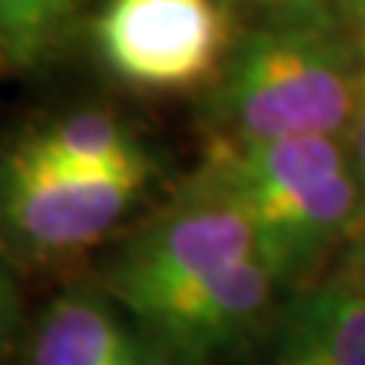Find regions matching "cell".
Segmentation results:
<instances>
[{"label": "cell", "instance_id": "obj_9", "mask_svg": "<svg viewBox=\"0 0 365 365\" xmlns=\"http://www.w3.org/2000/svg\"><path fill=\"white\" fill-rule=\"evenodd\" d=\"M86 0H0V49L16 64L40 61Z\"/></svg>", "mask_w": 365, "mask_h": 365}, {"label": "cell", "instance_id": "obj_10", "mask_svg": "<svg viewBox=\"0 0 365 365\" xmlns=\"http://www.w3.org/2000/svg\"><path fill=\"white\" fill-rule=\"evenodd\" d=\"M335 13L365 64V0H335Z\"/></svg>", "mask_w": 365, "mask_h": 365}, {"label": "cell", "instance_id": "obj_5", "mask_svg": "<svg viewBox=\"0 0 365 365\" xmlns=\"http://www.w3.org/2000/svg\"><path fill=\"white\" fill-rule=\"evenodd\" d=\"M280 274L259 253L158 302L131 326L155 365H210L268 323Z\"/></svg>", "mask_w": 365, "mask_h": 365}, {"label": "cell", "instance_id": "obj_6", "mask_svg": "<svg viewBox=\"0 0 365 365\" xmlns=\"http://www.w3.org/2000/svg\"><path fill=\"white\" fill-rule=\"evenodd\" d=\"M265 365H365V289L350 277L280 307Z\"/></svg>", "mask_w": 365, "mask_h": 365}, {"label": "cell", "instance_id": "obj_14", "mask_svg": "<svg viewBox=\"0 0 365 365\" xmlns=\"http://www.w3.org/2000/svg\"><path fill=\"white\" fill-rule=\"evenodd\" d=\"M250 4H256L262 6L268 13V9H283V6H307V4H332L335 6V0H250Z\"/></svg>", "mask_w": 365, "mask_h": 365}, {"label": "cell", "instance_id": "obj_2", "mask_svg": "<svg viewBox=\"0 0 365 365\" xmlns=\"http://www.w3.org/2000/svg\"><path fill=\"white\" fill-rule=\"evenodd\" d=\"M250 253L256 241L247 216L220 192L189 186L177 207L131 237L113 262L107 287L134 319Z\"/></svg>", "mask_w": 365, "mask_h": 365}, {"label": "cell", "instance_id": "obj_8", "mask_svg": "<svg viewBox=\"0 0 365 365\" xmlns=\"http://www.w3.org/2000/svg\"><path fill=\"white\" fill-rule=\"evenodd\" d=\"M21 150L73 170H146V155L131 131L110 113H71L31 134Z\"/></svg>", "mask_w": 365, "mask_h": 365}, {"label": "cell", "instance_id": "obj_11", "mask_svg": "<svg viewBox=\"0 0 365 365\" xmlns=\"http://www.w3.org/2000/svg\"><path fill=\"white\" fill-rule=\"evenodd\" d=\"M350 155H353V168H356L359 192H362V210H359V222H356V232H359V228L365 225V98H362L359 113H356L353 128H350Z\"/></svg>", "mask_w": 365, "mask_h": 365}, {"label": "cell", "instance_id": "obj_7", "mask_svg": "<svg viewBox=\"0 0 365 365\" xmlns=\"http://www.w3.org/2000/svg\"><path fill=\"white\" fill-rule=\"evenodd\" d=\"M28 365H155V359L116 304L71 289L43 311Z\"/></svg>", "mask_w": 365, "mask_h": 365}, {"label": "cell", "instance_id": "obj_3", "mask_svg": "<svg viewBox=\"0 0 365 365\" xmlns=\"http://www.w3.org/2000/svg\"><path fill=\"white\" fill-rule=\"evenodd\" d=\"M95 37L104 64L128 86L182 91L220 73L232 21L220 0H107Z\"/></svg>", "mask_w": 365, "mask_h": 365}, {"label": "cell", "instance_id": "obj_12", "mask_svg": "<svg viewBox=\"0 0 365 365\" xmlns=\"http://www.w3.org/2000/svg\"><path fill=\"white\" fill-rule=\"evenodd\" d=\"M9 311H13V283H9V274L0 262V329L6 326Z\"/></svg>", "mask_w": 365, "mask_h": 365}, {"label": "cell", "instance_id": "obj_4", "mask_svg": "<svg viewBox=\"0 0 365 365\" xmlns=\"http://www.w3.org/2000/svg\"><path fill=\"white\" fill-rule=\"evenodd\" d=\"M143 182L146 170H73L19 146L0 170V213L31 253H79L116 228Z\"/></svg>", "mask_w": 365, "mask_h": 365}, {"label": "cell", "instance_id": "obj_13", "mask_svg": "<svg viewBox=\"0 0 365 365\" xmlns=\"http://www.w3.org/2000/svg\"><path fill=\"white\" fill-rule=\"evenodd\" d=\"M356 253H353V274H350V280L353 283H359V287L365 289V225L356 232Z\"/></svg>", "mask_w": 365, "mask_h": 365}, {"label": "cell", "instance_id": "obj_1", "mask_svg": "<svg viewBox=\"0 0 365 365\" xmlns=\"http://www.w3.org/2000/svg\"><path fill=\"white\" fill-rule=\"evenodd\" d=\"M362 98L365 64L332 4L268 9L220 67L210 98L213 137H350Z\"/></svg>", "mask_w": 365, "mask_h": 365}]
</instances>
